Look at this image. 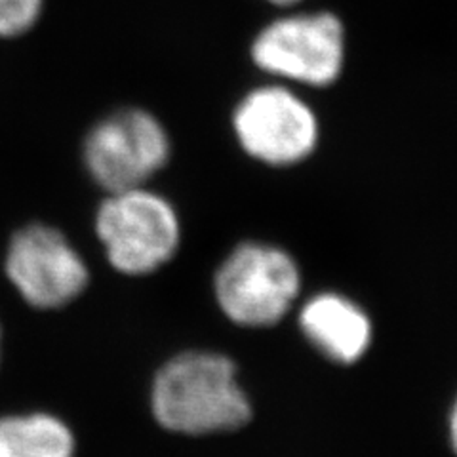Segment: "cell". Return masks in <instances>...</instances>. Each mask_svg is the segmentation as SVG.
<instances>
[{"instance_id": "obj_1", "label": "cell", "mask_w": 457, "mask_h": 457, "mask_svg": "<svg viewBox=\"0 0 457 457\" xmlns=\"http://www.w3.org/2000/svg\"><path fill=\"white\" fill-rule=\"evenodd\" d=\"M153 411L168 431L210 435L248 423L252 406L238 387L235 364L227 356L185 353L156 376Z\"/></svg>"}, {"instance_id": "obj_2", "label": "cell", "mask_w": 457, "mask_h": 457, "mask_svg": "<svg viewBox=\"0 0 457 457\" xmlns=\"http://www.w3.org/2000/svg\"><path fill=\"white\" fill-rule=\"evenodd\" d=\"M252 63L294 88H330L347 63V29L330 10H286L257 29Z\"/></svg>"}, {"instance_id": "obj_3", "label": "cell", "mask_w": 457, "mask_h": 457, "mask_svg": "<svg viewBox=\"0 0 457 457\" xmlns=\"http://www.w3.org/2000/svg\"><path fill=\"white\" fill-rule=\"evenodd\" d=\"M242 153L269 168L303 164L320 143V119L297 88L267 82L248 90L231 114Z\"/></svg>"}, {"instance_id": "obj_4", "label": "cell", "mask_w": 457, "mask_h": 457, "mask_svg": "<svg viewBox=\"0 0 457 457\" xmlns=\"http://www.w3.org/2000/svg\"><path fill=\"white\" fill-rule=\"evenodd\" d=\"M96 233L114 269L147 275L174 257L181 223L170 200L143 185L107 193L96 213Z\"/></svg>"}, {"instance_id": "obj_5", "label": "cell", "mask_w": 457, "mask_h": 457, "mask_svg": "<svg viewBox=\"0 0 457 457\" xmlns=\"http://www.w3.org/2000/svg\"><path fill=\"white\" fill-rule=\"evenodd\" d=\"M171 156L164 122L147 109L124 107L97 120L82 143V162L105 193L147 185Z\"/></svg>"}, {"instance_id": "obj_6", "label": "cell", "mask_w": 457, "mask_h": 457, "mask_svg": "<svg viewBox=\"0 0 457 457\" xmlns=\"http://www.w3.org/2000/svg\"><path fill=\"white\" fill-rule=\"evenodd\" d=\"M299 292V269L280 248L245 242L231 252L216 275L218 302L242 326L278 322Z\"/></svg>"}, {"instance_id": "obj_7", "label": "cell", "mask_w": 457, "mask_h": 457, "mask_svg": "<svg viewBox=\"0 0 457 457\" xmlns=\"http://www.w3.org/2000/svg\"><path fill=\"white\" fill-rule=\"evenodd\" d=\"M6 273L25 302L38 309L63 307L88 284V269L80 253L62 231L40 223L13 235Z\"/></svg>"}, {"instance_id": "obj_8", "label": "cell", "mask_w": 457, "mask_h": 457, "mask_svg": "<svg viewBox=\"0 0 457 457\" xmlns=\"http://www.w3.org/2000/svg\"><path fill=\"white\" fill-rule=\"evenodd\" d=\"M299 324L314 347L341 364L356 362L370 345L371 326L366 312L337 294L312 297Z\"/></svg>"}, {"instance_id": "obj_9", "label": "cell", "mask_w": 457, "mask_h": 457, "mask_svg": "<svg viewBox=\"0 0 457 457\" xmlns=\"http://www.w3.org/2000/svg\"><path fill=\"white\" fill-rule=\"evenodd\" d=\"M69 427L46 413L0 420V457H73Z\"/></svg>"}, {"instance_id": "obj_10", "label": "cell", "mask_w": 457, "mask_h": 457, "mask_svg": "<svg viewBox=\"0 0 457 457\" xmlns=\"http://www.w3.org/2000/svg\"><path fill=\"white\" fill-rule=\"evenodd\" d=\"M45 0H0V38H18L33 31Z\"/></svg>"}, {"instance_id": "obj_11", "label": "cell", "mask_w": 457, "mask_h": 457, "mask_svg": "<svg viewBox=\"0 0 457 457\" xmlns=\"http://www.w3.org/2000/svg\"><path fill=\"white\" fill-rule=\"evenodd\" d=\"M450 442H452L453 452L457 453V398L450 413Z\"/></svg>"}, {"instance_id": "obj_12", "label": "cell", "mask_w": 457, "mask_h": 457, "mask_svg": "<svg viewBox=\"0 0 457 457\" xmlns=\"http://www.w3.org/2000/svg\"><path fill=\"white\" fill-rule=\"evenodd\" d=\"M265 3L270 6H277L280 10H292V8L302 4L303 0H265Z\"/></svg>"}]
</instances>
